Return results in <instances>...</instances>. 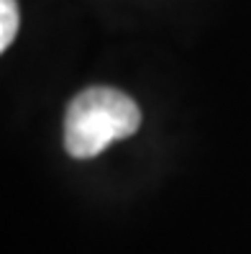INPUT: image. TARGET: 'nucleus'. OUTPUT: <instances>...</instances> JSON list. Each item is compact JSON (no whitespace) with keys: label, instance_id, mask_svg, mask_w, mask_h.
<instances>
[{"label":"nucleus","instance_id":"nucleus-1","mask_svg":"<svg viewBox=\"0 0 251 254\" xmlns=\"http://www.w3.org/2000/svg\"><path fill=\"white\" fill-rule=\"evenodd\" d=\"M141 111L134 98L115 87L95 85L72 98L64 113V149L75 159H90L113 144L134 136Z\"/></svg>","mask_w":251,"mask_h":254},{"label":"nucleus","instance_id":"nucleus-2","mask_svg":"<svg viewBox=\"0 0 251 254\" xmlns=\"http://www.w3.org/2000/svg\"><path fill=\"white\" fill-rule=\"evenodd\" d=\"M18 26H21L18 3L16 0H0V54L13 44V39L18 34Z\"/></svg>","mask_w":251,"mask_h":254}]
</instances>
